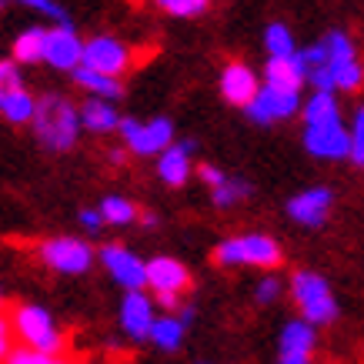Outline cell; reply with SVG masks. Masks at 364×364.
<instances>
[{
  "mask_svg": "<svg viewBox=\"0 0 364 364\" xmlns=\"http://www.w3.org/2000/svg\"><path fill=\"white\" fill-rule=\"evenodd\" d=\"M33 134L37 141L44 144L47 151L54 154H64L77 144V134H80V111L70 104L67 97L60 94H44L37 100V114H33Z\"/></svg>",
  "mask_w": 364,
  "mask_h": 364,
  "instance_id": "obj_1",
  "label": "cell"
},
{
  "mask_svg": "<svg viewBox=\"0 0 364 364\" xmlns=\"http://www.w3.org/2000/svg\"><path fill=\"white\" fill-rule=\"evenodd\" d=\"M284 261L281 244L271 234L251 231V234H237V237H224L214 247V264L221 267H257V271H274Z\"/></svg>",
  "mask_w": 364,
  "mask_h": 364,
  "instance_id": "obj_2",
  "label": "cell"
},
{
  "mask_svg": "<svg viewBox=\"0 0 364 364\" xmlns=\"http://www.w3.org/2000/svg\"><path fill=\"white\" fill-rule=\"evenodd\" d=\"M287 287H291V301L298 304L301 318L311 321L314 328H324V324L338 321V298H334V291L324 274L301 267V271L291 274V284Z\"/></svg>",
  "mask_w": 364,
  "mask_h": 364,
  "instance_id": "obj_3",
  "label": "cell"
},
{
  "mask_svg": "<svg viewBox=\"0 0 364 364\" xmlns=\"http://www.w3.org/2000/svg\"><path fill=\"white\" fill-rule=\"evenodd\" d=\"M14 321V334L21 338V344L27 348H37V351L47 354H60L64 351V331L54 321V314L41 304H17L11 314Z\"/></svg>",
  "mask_w": 364,
  "mask_h": 364,
  "instance_id": "obj_4",
  "label": "cell"
},
{
  "mask_svg": "<svg viewBox=\"0 0 364 364\" xmlns=\"http://www.w3.org/2000/svg\"><path fill=\"white\" fill-rule=\"evenodd\" d=\"M37 257L44 261L50 271H57V274H87L90 267H94V261H97V254H94V247H90L84 237H47V241L37 244Z\"/></svg>",
  "mask_w": 364,
  "mask_h": 364,
  "instance_id": "obj_5",
  "label": "cell"
},
{
  "mask_svg": "<svg viewBox=\"0 0 364 364\" xmlns=\"http://www.w3.org/2000/svg\"><path fill=\"white\" fill-rule=\"evenodd\" d=\"M117 131H121L124 144L141 157L161 154V151H167L174 144V124L167 121V117H154V121H147V124L134 121V117H124Z\"/></svg>",
  "mask_w": 364,
  "mask_h": 364,
  "instance_id": "obj_6",
  "label": "cell"
},
{
  "mask_svg": "<svg viewBox=\"0 0 364 364\" xmlns=\"http://www.w3.org/2000/svg\"><path fill=\"white\" fill-rule=\"evenodd\" d=\"M304 104H301V90H281V87H271V84H261L257 90V97L244 107L247 117L254 124H277V121H287V117H294Z\"/></svg>",
  "mask_w": 364,
  "mask_h": 364,
  "instance_id": "obj_7",
  "label": "cell"
},
{
  "mask_svg": "<svg viewBox=\"0 0 364 364\" xmlns=\"http://www.w3.org/2000/svg\"><path fill=\"white\" fill-rule=\"evenodd\" d=\"M97 261L124 291H141V287L147 284V261L137 257V254H134L131 247H124V244H104L97 251Z\"/></svg>",
  "mask_w": 364,
  "mask_h": 364,
  "instance_id": "obj_8",
  "label": "cell"
},
{
  "mask_svg": "<svg viewBox=\"0 0 364 364\" xmlns=\"http://www.w3.org/2000/svg\"><path fill=\"white\" fill-rule=\"evenodd\" d=\"M304 147L318 161H341L351 154V131L341 124V117L324 124H304Z\"/></svg>",
  "mask_w": 364,
  "mask_h": 364,
  "instance_id": "obj_9",
  "label": "cell"
},
{
  "mask_svg": "<svg viewBox=\"0 0 364 364\" xmlns=\"http://www.w3.org/2000/svg\"><path fill=\"white\" fill-rule=\"evenodd\" d=\"M318 351V328L304 318H291L277 338V364H311Z\"/></svg>",
  "mask_w": 364,
  "mask_h": 364,
  "instance_id": "obj_10",
  "label": "cell"
},
{
  "mask_svg": "<svg viewBox=\"0 0 364 364\" xmlns=\"http://www.w3.org/2000/svg\"><path fill=\"white\" fill-rule=\"evenodd\" d=\"M331 208H334V191L331 188H308L294 194V198L287 200V218L301 228H311V231H318L328 224L331 218Z\"/></svg>",
  "mask_w": 364,
  "mask_h": 364,
  "instance_id": "obj_11",
  "label": "cell"
},
{
  "mask_svg": "<svg viewBox=\"0 0 364 364\" xmlns=\"http://www.w3.org/2000/svg\"><path fill=\"white\" fill-rule=\"evenodd\" d=\"M157 301L147 298L141 291H124L121 298V331L131 338V341H151V328H154L157 321Z\"/></svg>",
  "mask_w": 364,
  "mask_h": 364,
  "instance_id": "obj_12",
  "label": "cell"
},
{
  "mask_svg": "<svg viewBox=\"0 0 364 364\" xmlns=\"http://www.w3.org/2000/svg\"><path fill=\"white\" fill-rule=\"evenodd\" d=\"M84 64L100 70V74L121 77L124 70L131 67V50H127V44L114 41L107 33H100V37H90L87 44H84Z\"/></svg>",
  "mask_w": 364,
  "mask_h": 364,
  "instance_id": "obj_13",
  "label": "cell"
},
{
  "mask_svg": "<svg viewBox=\"0 0 364 364\" xmlns=\"http://www.w3.org/2000/svg\"><path fill=\"white\" fill-rule=\"evenodd\" d=\"M44 60L57 70H77L84 64V41H80L70 23H57L54 31H47V54Z\"/></svg>",
  "mask_w": 364,
  "mask_h": 364,
  "instance_id": "obj_14",
  "label": "cell"
},
{
  "mask_svg": "<svg viewBox=\"0 0 364 364\" xmlns=\"http://www.w3.org/2000/svg\"><path fill=\"white\" fill-rule=\"evenodd\" d=\"M147 284H151L154 294H181L184 298L191 287V271L177 257L161 254V257L147 261Z\"/></svg>",
  "mask_w": 364,
  "mask_h": 364,
  "instance_id": "obj_15",
  "label": "cell"
},
{
  "mask_svg": "<svg viewBox=\"0 0 364 364\" xmlns=\"http://www.w3.org/2000/svg\"><path fill=\"white\" fill-rule=\"evenodd\" d=\"M191 154H194V141H174L167 151L157 154V177L167 188H184L191 181V171H194Z\"/></svg>",
  "mask_w": 364,
  "mask_h": 364,
  "instance_id": "obj_16",
  "label": "cell"
},
{
  "mask_svg": "<svg viewBox=\"0 0 364 364\" xmlns=\"http://www.w3.org/2000/svg\"><path fill=\"white\" fill-rule=\"evenodd\" d=\"M257 90H261L257 74H254L247 64H241V60H231V64L221 70V94L234 107H247V104L257 97Z\"/></svg>",
  "mask_w": 364,
  "mask_h": 364,
  "instance_id": "obj_17",
  "label": "cell"
},
{
  "mask_svg": "<svg viewBox=\"0 0 364 364\" xmlns=\"http://www.w3.org/2000/svg\"><path fill=\"white\" fill-rule=\"evenodd\" d=\"M264 84L281 90H301V84H308V64H304L301 50L291 57H267Z\"/></svg>",
  "mask_w": 364,
  "mask_h": 364,
  "instance_id": "obj_18",
  "label": "cell"
},
{
  "mask_svg": "<svg viewBox=\"0 0 364 364\" xmlns=\"http://www.w3.org/2000/svg\"><path fill=\"white\" fill-rule=\"evenodd\" d=\"M188 321L181 318L177 311H167V314H157L154 328H151V344L157 351H177L184 344V334H188Z\"/></svg>",
  "mask_w": 364,
  "mask_h": 364,
  "instance_id": "obj_19",
  "label": "cell"
},
{
  "mask_svg": "<svg viewBox=\"0 0 364 364\" xmlns=\"http://www.w3.org/2000/svg\"><path fill=\"white\" fill-rule=\"evenodd\" d=\"M80 124L94 134H111L121 127V114L114 111L111 100L104 97H90L84 107H80Z\"/></svg>",
  "mask_w": 364,
  "mask_h": 364,
  "instance_id": "obj_20",
  "label": "cell"
},
{
  "mask_svg": "<svg viewBox=\"0 0 364 364\" xmlns=\"http://www.w3.org/2000/svg\"><path fill=\"white\" fill-rule=\"evenodd\" d=\"M74 84L90 90V97H104V100H117L124 94L121 80L111 77V74H100V70H94V67H87V64H80L77 70H74Z\"/></svg>",
  "mask_w": 364,
  "mask_h": 364,
  "instance_id": "obj_21",
  "label": "cell"
},
{
  "mask_svg": "<svg viewBox=\"0 0 364 364\" xmlns=\"http://www.w3.org/2000/svg\"><path fill=\"white\" fill-rule=\"evenodd\" d=\"M0 114H4V121L11 124H31L33 114H37V100L23 87L7 90V94H0Z\"/></svg>",
  "mask_w": 364,
  "mask_h": 364,
  "instance_id": "obj_22",
  "label": "cell"
},
{
  "mask_svg": "<svg viewBox=\"0 0 364 364\" xmlns=\"http://www.w3.org/2000/svg\"><path fill=\"white\" fill-rule=\"evenodd\" d=\"M301 117H304V124L338 121V117H341V111H338V97H334V90H314V94L304 100Z\"/></svg>",
  "mask_w": 364,
  "mask_h": 364,
  "instance_id": "obj_23",
  "label": "cell"
},
{
  "mask_svg": "<svg viewBox=\"0 0 364 364\" xmlns=\"http://www.w3.org/2000/svg\"><path fill=\"white\" fill-rule=\"evenodd\" d=\"M47 54V31L44 27H31L14 41V60L17 64H37Z\"/></svg>",
  "mask_w": 364,
  "mask_h": 364,
  "instance_id": "obj_24",
  "label": "cell"
},
{
  "mask_svg": "<svg viewBox=\"0 0 364 364\" xmlns=\"http://www.w3.org/2000/svg\"><path fill=\"white\" fill-rule=\"evenodd\" d=\"M100 214H104V224H114V228H127V224L141 221L137 204L127 200V198H117V194H111V198L100 200Z\"/></svg>",
  "mask_w": 364,
  "mask_h": 364,
  "instance_id": "obj_25",
  "label": "cell"
},
{
  "mask_svg": "<svg viewBox=\"0 0 364 364\" xmlns=\"http://www.w3.org/2000/svg\"><path fill=\"white\" fill-rule=\"evenodd\" d=\"M254 194V188L244 181V177H224V184L218 188H210V200H214V208H234V204H241Z\"/></svg>",
  "mask_w": 364,
  "mask_h": 364,
  "instance_id": "obj_26",
  "label": "cell"
},
{
  "mask_svg": "<svg viewBox=\"0 0 364 364\" xmlns=\"http://www.w3.org/2000/svg\"><path fill=\"white\" fill-rule=\"evenodd\" d=\"M264 47L271 57H291L298 54V47H294V37H291V31H287L284 23H271L264 31Z\"/></svg>",
  "mask_w": 364,
  "mask_h": 364,
  "instance_id": "obj_27",
  "label": "cell"
},
{
  "mask_svg": "<svg viewBox=\"0 0 364 364\" xmlns=\"http://www.w3.org/2000/svg\"><path fill=\"white\" fill-rule=\"evenodd\" d=\"M4 364H67L60 354H47V351H37V348H27V344H21V348H14L11 358Z\"/></svg>",
  "mask_w": 364,
  "mask_h": 364,
  "instance_id": "obj_28",
  "label": "cell"
},
{
  "mask_svg": "<svg viewBox=\"0 0 364 364\" xmlns=\"http://www.w3.org/2000/svg\"><path fill=\"white\" fill-rule=\"evenodd\" d=\"M348 131H351V154H348V161L354 167H364V107H358Z\"/></svg>",
  "mask_w": 364,
  "mask_h": 364,
  "instance_id": "obj_29",
  "label": "cell"
},
{
  "mask_svg": "<svg viewBox=\"0 0 364 364\" xmlns=\"http://www.w3.org/2000/svg\"><path fill=\"white\" fill-rule=\"evenodd\" d=\"M167 14H174V17H198V14L208 11L210 0H157Z\"/></svg>",
  "mask_w": 364,
  "mask_h": 364,
  "instance_id": "obj_30",
  "label": "cell"
},
{
  "mask_svg": "<svg viewBox=\"0 0 364 364\" xmlns=\"http://www.w3.org/2000/svg\"><path fill=\"white\" fill-rule=\"evenodd\" d=\"M281 294H284V284H281L277 277H271V274L261 277L257 287H254V301H257V304H274Z\"/></svg>",
  "mask_w": 364,
  "mask_h": 364,
  "instance_id": "obj_31",
  "label": "cell"
},
{
  "mask_svg": "<svg viewBox=\"0 0 364 364\" xmlns=\"http://www.w3.org/2000/svg\"><path fill=\"white\" fill-rule=\"evenodd\" d=\"M21 4H27L31 11L44 14V17H50L54 23H70V17H67V11L57 4V0H21Z\"/></svg>",
  "mask_w": 364,
  "mask_h": 364,
  "instance_id": "obj_32",
  "label": "cell"
},
{
  "mask_svg": "<svg viewBox=\"0 0 364 364\" xmlns=\"http://www.w3.org/2000/svg\"><path fill=\"white\" fill-rule=\"evenodd\" d=\"M17 87H23L21 67H17V60H0V94H7V90H17Z\"/></svg>",
  "mask_w": 364,
  "mask_h": 364,
  "instance_id": "obj_33",
  "label": "cell"
},
{
  "mask_svg": "<svg viewBox=\"0 0 364 364\" xmlns=\"http://www.w3.org/2000/svg\"><path fill=\"white\" fill-rule=\"evenodd\" d=\"M14 338H17V334H14V321L7 318L4 311H0V364L11 358V351H14Z\"/></svg>",
  "mask_w": 364,
  "mask_h": 364,
  "instance_id": "obj_34",
  "label": "cell"
},
{
  "mask_svg": "<svg viewBox=\"0 0 364 364\" xmlns=\"http://www.w3.org/2000/svg\"><path fill=\"white\" fill-rule=\"evenodd\" d=\"M77 224L84 228V231H94V234H97L100 228H104V214H100V208H84L77 214Z\"/></svg>",
  "mask_w": 364,
  "mask_h": 364,
  "instance_id": "obj_35",
  "label": "cell"
},
{
  "mask_svg": "<svg viewBox=\"0 0 364 364\" xmlns=\"http://www.w3.org/2000/svg\"><path fill=\"white\" fill-rule=\"evenodd\" d=\"M198 177L208 184V188H218V184H224V177H228V174H224L221 167H214V164H200L198 167Z\"/></svg>",
  "mask_w": 364,
  "mask_h": 364,
  "instance_id": "obj_36",
  "label": "cell"
},
{
  "mask_svg": "<svg viewBox=\"0 0 364 364\" xmlns=\"http://www.w3.org/2000/svg\"><path fill=\"white\" fill-rule=\"evenodd\" d=\"M141 224H144V228H157V224H161V218H157L154 210H147V214H141Z\"/></svg>",
  "mask_w": 364,
  "mask_h": 364,
  "instance_id": "obj_37",
  "label": "cell"
},
{
  "mask_svg": "<svg viewBox=\"0 0 364 364\" xmlns=\"http://www.w3.org/2000/svg\"><path fill=\"white\" fill-rule=\"evenodd\" d=\"M107 161H111V164H121L124 154H121V151H111V154H107Z\"/></svg>",
  "mask_w": 364,
  "mask_h": 364,
  "instance_id": "obj_38",
  "label": "cell"
},
{
  "mask_svg": "<svg viewBox=\"0 0 364 364\" xmlns=\"http://www.w3.org/2000/svg\"><path fill=\"white\" fill-rule=\"evenodd\" d=\"M0 301H4V291H0Z\"/></svg>",
  "mask_w": 364,
  "mask_h": 364,
  "instance_id": "obj_39",
  "label": "cell"
},
{
  "mask_svg": "<svg viewBox=\"0 0 364 364\" xmlns=\"http://www.w3.org/2000/svg\"><path fill=\"white\" fill-rule=\"evenodd\" d=\"M0 7H4V0H0Z\"/></svg>",
  "mask_w": 364,
  "mask_h": 364,
  "instance_id": "obj_40",
  "label": "cell"
},
{
  "mask_svg": "<svg viewBox=\"0 0 364 364\" xmlns=\"http://www.w3.org/2000/svg\"><path fill=\"white\" fill-rule=\"evenodd\" d=\"M204 364H208V361H204Z\"/></svg>",
  "mask_w": 364,
  "mask_h": 364,
  "instance_id": "obj_41",
  "label": "cell"
}]
</instances>
